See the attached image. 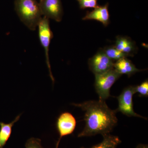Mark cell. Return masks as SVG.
Masks as SVG:
<instances>
[{
	"mask_svg": "<svg viewBox=\"0 0 148 148\" xmlns=\"http://www.w3.org/2000/svg\"><path fill=\"white\" fill-rule=\"evenodd\" d=\"M26 148H43L42 146L41 140L38 138H31L25 144Z\"/></svg>",
	"mask_w": 148,
	"mask_h": 148,
	"instance_id": "obj_17",
	"label": "cell"
},
{
	"mask_svg": "<svg viewBox=\"0 0 148 148\" xmlns=\"http://www.w3.org/2000/svg\"><path fill=\"white\" fill-rule=\"evenodd\" d=\"M135 93L134 86H130L124 88L119 96L117 97L119 102L116 112H121L127 116L138 117L145 118L144 117L136 113L133 109L132 98Z\"/></svg>",
	"mask_w": 148,
	"mask_h": 148,
	"instance_id": "obj_5",
	"label": "cell"
},
{
	"mask_svg": "<svg viewBox=\"0 0 148 148\" xmlns=\"http://www.w3.org/2000/svg\"><path fill=\"white\" fill-rule=\"evenodd\" d=\"M114 46L127 57H132L137 53L138 47L134 41L130 38L123 36H118Z\"/></svg>",
	"mask_w": 148,
	"mask_h": 148,
	"instance_id": "obj_10",
	"label": "cell"
},
{
	"mask_svg": "<svg viewBox=\"0 0 148 148\" xmlns=\"http://www.w3.org/2000/svg\"><path fill=\"white\" fill-rule=\"evenodd\" d=\"M37 28L40 42L43 47L45 52L46 61L49 71V76L51 80L54 82V79L51 73L49 54L51 41L53 37V33L49 25V19L45 16H42Z\"/></svg>",
	"mask_w": 148,
	"mask_h": 148,
	"instance_id": "obj_4",
	"label": "cell"
},
{
	"mask_svg": "<svg viewBox=\"0 0 148 148\" xmlns=\"http://www.w3.org/2000/svg\"><path fill=\"white\" fill-rule=\"evenodd\" d=\"M135 93L138 92L139 96L142 97H148V81H145L141 84L137 86H134Z\"/></svg>",
	"mask_w": 148,
	"mask_h": 148,
	"instance_id": "obj_15",
	"label": "cell"
},
{
	"mask_svg": "<svg viewBox=\"0 0 148 148\" xmlns=\"http://www.w3.org/2000/svg\"><path fill=\"white\" fill-rule=\"evenodd\" d=\"M121 76L114 68L103 73L95 75L94 86L99 100L105 101L110 96L111 87Z\"/></svg>",
	"mask_w": 148,
	"mask_h": 148,
	"instance_id": "obj_3",
	"label": "cell"
},
{
	"mask_svg": "<svg viewBox=\"0 0 148 148\" xmlns=\"http://www.w3.org/2000/svg\"><path fill=\"white\" fill-rule=\"evenodd\" d=\"M39 4L43 16L57 22L61 21L64 15L61 0H40Z\"/></svg>",
	"mask_w": 148,
	"mask_h": 148,
	"instance_id": "obj_6",
	"label": "cell"
},
{
	"mask_svg": "<svg viewBox=\"0 0 148 148\" xmlns=\"http://www.w3.org/2000/svg\"><path fill=\"white\" fill-rule=\"evenodd\" d=\"M21 114L18 115L13 121L9 123L0 122V148H3L10 138L12 127L14 123L18 121Z\"/></svg>",
	"mask_w": 148,
	"mask_h": 148,
	"instance_id": "obj_12",
	"label": "cell"
},
{
	"mask_svg": "<svg viewBox=\"0 0 148 148\" xmlns=\"http://www.w3.org/2000/svg\"><path fill=\"white\" fill-rule=\"evenodd\" d=\"M14 5L21 22L29 30L35 31L43 16L37 0H15Z\"/></svg>",
	"mask_w": 148,
	"mask_h": 148,
	"instance_id": "obj_2",
	"label": "cell"
},
{
	"mask_svg": "<svg viewBox=\"0 0 148 148\" xmlns=\"http://www.w3.org/2000/svg\"><path fill=\"white\" fill-rule=\"evenodd\" d=\"M102 49L106 55L114 62L121 58L127 57V56L116 49L114 46L106 47Z\"/></svg>",
	"mask_w": 148,
	"mask_h": 148,
	"instance_id": "obj_14",
	"label": "cell"
},
{
	"mask_svg": "<svg viewBox=\"0 0 148 148\" xmlns=\"http://www.w3.org/2000/svg\"><path fill=\"white\" fill-rule=\"evenodd\" d=\"M79 8L84 10L87 8H95L98 6V0H76Z\"/></svg>",
	"mask_w": 148,
	"mask_h": 148,
	"instance_id": "obj_16",
	"label": "cell"
},
{
	"mask_svg": "<svg viewBox=\"0 0 148 148\" xmlns=\"http://www.w3.org/2000/svg\"><path fill=\"white\" fill-rule=\"evenodd\" d=\"M103 140L101 143L92 146L90 148H116L121 143V140L118 136L110 134L103 135ZM81 148H86L82 147Z\"/></svg>",
	"mask_w": 148,
	"mask_h": 148,
	"instance_id": "obj_13",
	"label": "cell"
},
{
	"mask_svg": "<svg viewBox=\"0 0 148 148\" xmlns=\"http://www.w3.org/2000/svg\"><path fill=\"white\" fill-rule=\"evenodd\" d=\"M72 105L85 112V125L78 135L79 138L110 134L117 124L116 111L110 109L105 101H90Z\"/></svg>",
	"mask_w": 148,
	"mask_h": 148,
	"instance_id": "obj_1",
	"label": "cell"
},
{
	"mask_svg": "<svg viewBox=\"0 0 148 148\" xmlns=\"http://www.w3.org/2000/svg\"><path fill=\"white\" fill-rule=\"evenodd\" d=\"M136 148H148V146L147 145L139 144L137 146Z\"/></svg>",
	"mask_w": 148,
	"mask_h": 148,
	"instance_id": "obj_18",
	"label": "cell"
},
{
	"mask_svg": "<svg viewBox=\"0 0 148 148\" xmlns=\"http://www.w3.org/2000/svg\"><path fill=\"white\" fill-rule=\"evenodd\" d=\"M114 62L109 58L102 49L88 60L89 69L94 75L103 73L113 69Z\"/></svg>",
	"mask_w": 148,
	"mask_h": 148,
	"instance_id": "obj_7",
	"label": "cell"
},
{
	"mask_svg": "<svg viewBox=\"0 0 148 148\" xmlns=\"http://www.w3.org/2000/svg\"><path fill=\"white\" fill-rule=\"evenodd\" d=\"M108 8V3L104 5H98L91 11H87L82 20H96L101 22L105 27H107L110 23Z\"/></svg>",
	"mask_w": 148,
	"mask_h": 148,
	"instance_id": "obj_9",
	"label": "cell"
},
{
	"mask_svg": "<svg viewBox=\"0 0 148 148\" xmlns=\"http://www.w3.org/2000/svg\"><path fill=\"white\" fill-rule=\"evenodd\" d=\"M114 68L121 75L125 74L130 77L137 72L142 71L135 67L132 61L127 58H121L114 63Z\"/></svg>",
	"mask_w": 148,
	"mask_h": 148,
	"instance_id": "obj_11",
	"label": "cell"
},
{
	"mask_svg": "<svg viewBox=\"0 0 148 148\" xmlns=\"http://www.w3.org/2000/svg\"><path fill=\"white\" fill-rule=\"evenodd\" d=\"M76 123L75 117L70 113L66 112L60 115L56 123V128L59 133V138L56 143L55 148H58L61 138L66 135H71L73 132Z\"/></svg>",
	"mask_w": 148,
	"mask_h": 148,
	"instance_id": "obj_8",
	"label": "cell"
}]
</instances>
